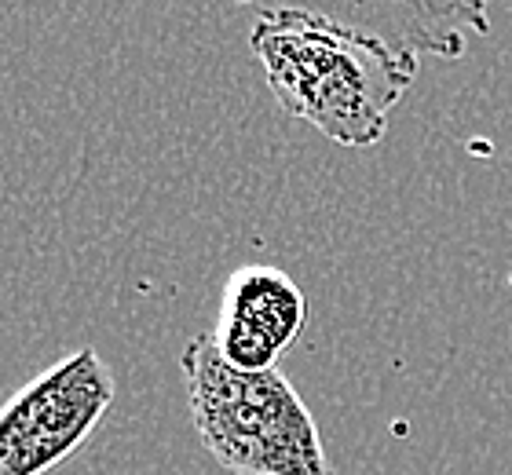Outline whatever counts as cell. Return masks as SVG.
I'll list each match as a JSON object with an SVG mask.
<instances>
[{"label": "cell", "instance_id": "cell-1", "mask_svg": "<svg viewBox=\"0 0 512 475\" xmlns=\"http://www.w3.org/2000/svg\"><path fill=\"white\" fill-rule=\"evenodd\" d=\"M286 114L341 147H374L417 77V52L308 8H267L249 33Z\"/></svg>", "mask_w": 512, "mask_h": 475}, {"label": "cell", "instance_id": "cell-2", "mask_svg": "<svg viewBox=\"0 0 512 475\" xmlns=\"http://www.w3.org/2000/svg\"><path fill=\"white\" fill-rule=\"evenodd\" d=\"M191 417L209 454L235 475H333L319 424L282 370L246 373L220 359L213 337L183 348Z\"/></svg>", "mask_w": 512, "mask_h": 475}, {"label": "cell", "instance_id": "cell-4", "mask_svg": "<svg viewBox=\"0 0 512 475\" xmlns=\"http://www.w3.org/2000/svg\"><path fill=\"white\" fill-rule=\"evenodd\" d=\"M308 318V304L300 285L267 264L238 267L224 282L220 318L209 329L220 359L235 370L264 373L275 370L278 355L297 344Z\"/></svg>", "mask_w": 512, "mask_h": 475}, {"label": "cell", "instance_id": "cell-3", "mask_svg": "<svg viewBox=\"0 0 512 475\" xmlns=\"http://www.w3.org/2000/svg\"><path fill=\"white\" fill-rule=\"evenodd\" d=\"M118 380L96 348L48 366L0 410V475H48L96 435Z\"/></svg>", "mask_w": 512, "mask_h": 475}]
</instances>
